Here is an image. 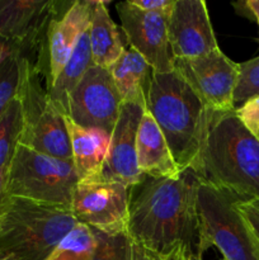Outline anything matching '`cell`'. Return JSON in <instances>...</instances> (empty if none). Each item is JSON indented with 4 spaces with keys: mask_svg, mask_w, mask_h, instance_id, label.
Listing matches in <instances>:
<instances>
[{
    "mask_svg": "<svg viewBox=\"0 0 259 260\" xmlns=\"http://www.w3.org/2000/svg\"><path fill=\"white\" fill-rule=\"evenodd\" d=\"M0 260H4V258H0Z\"/></svg>",
    "mask_w": 259,
    "mask_h": 260,
    "instance_id": "cell-35",
    "label": "cell"
},
{
    "mask_svg": "<svg viewBox=\"0 0 259 260\" xmlns=\"http://www.w3.org/2000/svg\"><path fill=\"white\" fill-rule=\"evenodd\" d=\"M122 103L146 109L147 96L155 71L140 53L128 47L108 69Z\"/></svg>",
    "mask_w": 259,
    "mask_h": 260,
    "instance_id": "cell-18",
    "label": "cell"
},
{
    "mask_svg": "<svg viewBox=\"0 0 259 260\" xmlns=\"http://www.w3.org/2000/svg\"><path fill=\"white\" fill-rule=\"evenodd\" d=\"M4 260H18V259L12 258V256H7V258H4Z\"/></svg>",
    "mask_w": 259,
    "mask_h": 260,
    "instance_id": "cell-34",
    "label": "cell"
},
{
    "mask_svg": "<svg viewBox=\"0 0 259 260\" xmlns=\"http://www.w3.org/2000/svg\"><path fill=\"white\" fill-rule=\"evenodd\" d=\"M17 98L20 102L23 118L19 144L48 156L71 160L66 116L52 103L45 81L30 61Z\"/></svg>",
    "mask_w": 259,
    "mask_h": 260,
    "instance_id": "cell-7",
    "label": "cell"
},
{
    "mask_svg": "<svg viewBox=\"0 0 259 260\" xmlns=\"http://www.w3.org/2000/svg\"><path fill=\"white\" fill-rule=\"evenodd\" d=\"M78 183L73 160L48 156L18 144L8 169L7 196L70 207Z\"/></svg>",
    "mask_w": 259,
    "mask_h": 260,
    "instance_id": "cell-6",
    "label": "cell"
},
{
    "mask_svg": "<svg viewBox=\"0 0 259 260\" xmlns=\"http://www.w3.org/2000/svg\"><path fill=\"white\" fill-rule=\"evenodd\" d=\"M66 127L71 145V160L80 180L102 178L108 155L111 134L101 128H85L66 117Z\"/></svg>",
    "mask_w": 259,
    "mask_h": 260,
    "instance_id": "cell-17",
    "label": "cell"
},
{
    "mask_svg": "<svg viewBox=\"0 0 259 260\" xmlns=\"http://www.w3.org/2000/svg\"><path fill=\"white\" fill-rule=\"evenodd\" d=\"M122 32L130 47L142 56L157 74L174 70V56L168 37L170 12L149 13L140 10L130 2L116 5Z\"/></svg>",
    "mask_w": 259,
    "mask_h": 260,
    "instance_id": "cell-13",
    "label": "cell"
},
{
    "mask_svg": "<svg viewBox=\"0 0 259 260\" xmlns=\"http://www.w3.org/2000/svg\"><path fill=\"white\" fill-rule=\"evenodd\" d=\"M174 70L187 81L208 111H235L234 93L239 79V63L220 48L198 57L175 58Z\"/></svg>",
    "mask_w": 259,
    "mask_h": 260,
    "instance_id": "cell-9",
    "label": "cell"
},
{
    "mask_svg": "<svg viewBox=\"0 0 259 260\" xmlns=\"http://www.w3.org/2000/svg\"><path fill=\"white\" fill-rule=\"evenodd\" d=\"M23 128L22 107L15 98L0 116V168L9 165Z\"/></svg>",
    "mask_w": 259,
    "mask_h": 260,
    "instance_id": "cell-21",
    "label": "cell"
},
{
    "mask_svg": "<svg viewBox=\"0 0 259 260\" xmlns=\"http://www.w3.org/2000/svg\"><path fill=\"white\" fill-rule=\"evenodd\" d=\"M93 65L90 52V43H89V28L80 36L75 48L71 52L70 57L66 61L63 68L58 73L55 83L47 90L48 96L52 103L57 107L62 113H68L69 95L74 90L84 74Z\"/></svg>",
    "mask_w": 259,
    "mask_h": 260,
    "instance_id": "cell-20",
    "label": "cell"
},
{
    "mask_svg": "<svg viewBox=\"0 0 259 260\" xmlns=\"http://www.w3.org/2000/svg\"><path fill=\"white\" fill-rule=\"evenodd\" d=\"M154 256V255H152ZM156 258V256H155ZM157 260H202V256L190 251H179L167 258H156Z\"/></svg>",
    "mask_w": 259,
    "mask_h": 260,
    "instance_id": "cell-32",
    "label": "cell"
},
{
    "mask_svg": "<svg viewBox=\"0 0 259 260\" xmlns=\"http://www.w3.org/2000/svg\"><path fill=\"white\" fill-rule=\"evenodd\" d=\"M147 111L164 135L180 172L200 175L208 109L175 70L152 76Z\"/></svg>",
    "mask_w": 259,
    "mask_h": 260,
    "instance_id": "cell-3",
    "label": "cell"
},
{
    "mask_svg": "<svg viewBox=\"0 0 259 260\" xmlns=\"http://www.w3.org/2000/svg\"><path fill=\"white\" fill-rule=\"evenodd\" d=\"M139 169L145 177L177 178L180 175L161 129L150 112L145 111L136 137Z\"/></svg>",
    "mask_w": 259,
    "mask_h": 260,
    "instance_id": "cell-16",
    "label": "cell"
},
{
    "mask_svg": "<svg viewBox=\"0 0 259 260\" xmlns=\"http://www.w3.org/2000/svg\"><path fill=\"white\" fill-rule=\"evenodd\" d=\"M8 169L9 165L0 168V211L7 201V183H8Z\"/></svg>",
    "mask_w": 259,
    "mask_h": 260,
    "instance_id": "cell-30",
    "label": "cell"
},
{
    "mask_svg": "<svg viewBox=\"0 0 259 260\" xmlns=\"http://www.w3.org/2000/svg\"><path fill=\"white\" fill-rule=\"evenodd\" d=\"M95 239V249L90 260H131L132 240L127 231L103 233L91 229Z\"/></svg>",
    "mask_w": 259,
    "mask_h": 260,
    "instance_id": "cell-24",
    "label": "cell"
},
{
    "mask_svg": "<svg viewBox=\"0 0 259 260\" xmlns=\"http://www.w3.org/2000/svg\"><path fill=\"white\" fill-rule=\"evenodd\" d=\"M95 239L90 228L78 223L46 260H90Z\"/></svg>",
    "mask_w": 259,
    "mask_h": 260,
    "instance_id": "cell-22",
    "label": "cell"
},
{
    "mask_svg": "<svg viewBox=\"0 0 259 260\" xmlns=\"http://www.w3.org/2000/svg\"><path fill=\"white\" fill-rule=\"evenodd\" d=\"M76 226L68 206L8 197L0 211V258L46 260Z\"/></svg>",
    "mask_w": 259,
    "mask_h": 260,
    "instance_id": "cell-4",
    "label": "cell"
},
{
    "mask_svg": "<svg viewBox=\"0 0 259 260\" xmlns=\"http://www.w3.org/2000/svg\"><path fill=\"white\" fill-rule=\"evenodd\" d=\"M239 197L201 178L197 212L201 253L216 246L226 260H259V245L236 208Z\"/></svg>",
    "mask_w": 259,
    "mask_h": 260,
    "instance_id": "cell-5",
    "label": "cell"
},
{
    "mask_svg": "<svg viewBox=\"0 0 259 260\" xmlns=\"http://www.w3.org/2000/svg\"><path fill=\"white\" fill-rule=\"evenodd\" d=\"M145 111L137 104L122 103L119 117L111 134L102 179L123 183L131 188L145 179L139 169L136 151L137 131Z\"/></svg>",
    "mask_w": 259,
    "mask_h": 260,
    "instance_id": "cell-15",
    "label": "cell"
},
{
    "mask_svg": "<svg viewBox=\"0 0 259 260\" xmlns=\"http://www.w3.org/2000/svg\"><path fill=\"white\" fill-rule=\"evenodd\" d=\"M201 177L188 169L177 178L145 177L131 188L127 234L156 258L179 251L201 253L197 188Z\"/></svg>",
    "mask_w": 259,
    "mask_h": 260,
    "instance_id": "cell-1",
    "label": "cell"
},
{
    "mask_svg": "<svg viewBox=\"0 0 259 260\" xmlns=\"http://www.w3.org/2000/svg\"><path fill=\"white\" fill-rule=\"evenodd\" d=\"M259 95V56L239 63V79L234 93V106Z\"/></svg>",
    "mask_w": 259,
    "mask_h": 260,
    "instance_id": "cell-25",
    "label": "cell"
},
{
    "mask_svg": "<svg viewBox=\"0 0 259 260\" xmlns=\"http://www.w3.org/2000/svg\"><path fill=\"white\" fill-rule=\"evenodd\" d=\"M94 2L95 0L63 2L57 14L51 20L33 63L45 81L46 89H50L55 83L80 36L90 25Z\"/></svg>",
    "mask_w": 259,
    "mask_h": 260,
    "instance_id": "cell-10",
    "label": "cell"
},
{
    "mask_svg": "<svg viewBox=\"0 0 259 260\" xmlns=\"http://www.w3.org/2000/svg\"><path fill=\"white\" fill-rule=\"evenodd\" d=\"M15 52H19L18 50H15L12 45L9 43H5V42H0V65L7 60L9 56H12L13 53ZM20 53V52H19Z\"/></svg>",
    "mask_w": 259,
    "mask_h": 260,
    "instance_id": "cell-33",
    "label": "cell"
},
{
    "mask_svg": "<svg viewBox=\"0 0 259 260\" xmlns=\"http://www.w3.org/2000/svg\"><path fill=\"white\" fill-rule=\"evenodd\" d=\"M168 37L174 60L198 57L220 48L203 0H175L168 18Z\"/></svg>",
    "mask_w": 259,
    "mask_h": 260,
    "instance_id": "cell-14",
    "label": "cell"
},
{
    "mask_svg": "<svg viewBox=\"0 0 259 260\" xmlns=\"http://www.w3.org/2000/svg\"><path fill=\"white\" fill-rule=\"evenodd\" d=\"M236 208L259 245V198H239L236 201Z\"/></svg>",
    "mask_w": 259,
    "mask_h": 260,
    "instance_id": "cell-27",
    "label": "cell"
},
{
    "mask_svg": "<svg viewBox=\"0 0 259 260\" xmlns=\"http://www.w3.org/2000/svg\"><path fill=\"white\" fill-rule=\"evenodd\" d=\"M131 260H157V259L155 258V256H152L149 251L145 250L142 246H140L139 244L132 243Z\"/></svg>",
    "mask_w": 259,
    "mask_h": 260,
    "instance_id": "cell-31",
    "label": "cell"
},
{
    "mask_svg": "<svg viewBox=\"0 0 259 260\" xmlns=\"http://www.w3.org/2000/svg\"><path fill=\"white\" fill-rule=\"evenodd\" d=\"M221 260H226V259H223V258H222V259H221Z\"/></svg>",
    "mask_w": 259,
    "mask_h": 260,
    "instance_id": "cell-36",
    "label": "cell"
},
{
    "mask_svg": "<svg viewBox=\"0 0 259 260\" xmlns=\"http://www.w3.org/2000/svg\"><path fill=\"white\" fill-rule=\"evenodd\" d=\"M258 25H259V24H258Z\"/></svg>",
    "mask_w": 259,
    "mask_h": 260,
    "instance_id": "cell-37",
    "label": "cell"
},
{
    "mask_svg": "<svg viewBox=\"0 0 259 260\" xmlns=\"http://www.w3.org/2000/svg\"><path fill=\"white\" fill-rule=\"evenodd\" d=\"M29 58L15 52L0 65V116L19 93Z\"/></svg>",
    "mask_w": 259,
    "mask_h": 260,
    "instance_id": "cell-23",
    "label": "cell"
},
{
    "mask_svg": "<svg viewBox=\"0 0 259 260\" xmlns=\"http://www.w3.org/2000/svg\"><path fill=\"white\" fill-rule=\"evenodd\" d=\"M235 114L249 132L259 137V95L253 96L236 107Z\"/></svg>",
    "mask_w": 259,
    "mask_h": 260,
    "instance_id": "cell-26",
    "label": "cell"
},
{
    "mask_svg": "<svg viewBox=\"0 0 259 260\" xmlns=\"http://www.w3.org/2000/svg\"><path fill=\"white\" fill-rule=\"evenodd\" d=\"M89 43L93 65L104 69L111 68L126 50L119 28L109 14L108 2H94Z\"/></svg>",
    "mask_w": 259,
    "mask_h": 260,
    "instance_id": "cell-19",
    "label": "cell"
},
{
    "mask_svg": "<svg viewBox=\"0 0 259 260\" xmlns=\"http://www.w3.org/2000/svg\"><path fill=\"white\" fill-rule=\"evenodd\" d=\"M63 2L0 0V42L12 45L35 63L52 18Z\"/></svg>",
    "mask_w": 259,
    "mask_h": 260,
    "instance_id": "cell-12",
    "label": "cell"
},
{
    "mask_svg": "<svg viewBox=\"0 0 259 260\" xmlns=\"http://www.w3.org/2000/svg\"><path fill=\"white\" fill-rule=\"evenodd\" d=\"M122 101L108 69L91 65L69 95L66 117L85 128L112 134Z\"/></svg>",
    "mask_w": 259,
    "mask_h": 260,
    "instance_id": "cell-11",
    "label": "cell"
},
{
    "mask_svg": "<svg viewBox=\"0 0 259 260\" xmlns=\"http://www.w3.org/2000/svg\"><path fill=\"white\" fill-rule=\"evenodd\" d=\"M200 177L239 198H259V137L235 111L208 112Z\"/></svg>",
    "mask_w": 259,
    "mask_h": 260,
    "instance_id": "cell-2",
    "label": "cell"
},
{
    "mask_svg": "<svg viewBox=\"0 0 259 260\" xmlns=\"http://www.w3.org/2000/svg\"><path fill=\"white\" fill-rule=\"evenodd\" d=\"M131 187L102 178L80 180L71 197L70 208L78 223L103 233L127 231Z\"/></svg>",
    "mask_w": 259,
    "mask_h": 260,
    "instance_id": "cell-8",
    "label": "cell"
},
{
    "mask_svg": "<svg viewBox=\"0 0 259 260\" xmlns=\"http://www.w3.org/2000/svg\"><path fill=\"white\" fill-rule=\"evenodd\" d=\"M235 12L239 15L254 20L259 24V0H244V2L233 3Z\"/></svg>",
    "mask_w": 259,
    "mask_h": 260,
    "instance_id": "cell-29",
    "label": "cell"
},
{
    "mask_svg": "<svg viewBox=\"0 0 259 260\" xmlns=\"http://www.w3.org/2000/svg\"><path fill=\"white\" fill-rule=\"evenodd\" d=\"M134 7L149 13L170 12L175 0H128Z\"/></svg>",
    "mask_w": 259,
    "mask_h": 260,
    "instance_id": "cell-28",
    "label": "cell"
}]
</instances>
